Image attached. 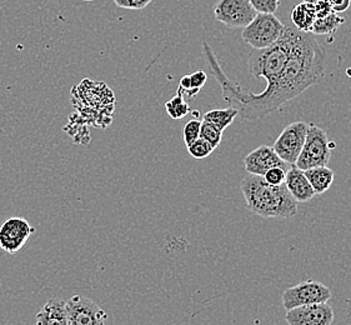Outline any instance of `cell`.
Returning <instances> with one entry per match:
<instances>
[{"label":"cell","instance_id":"7a4b0ae2","mask_svg":"<svg viewBox=\"0 0 351 325\" xmlns=\"http://www.w3.org/2000/svg\"><path fill=\"white\" fill-rule=\"evenodd\" d=\"M240 189L247 209L261 218L288 219L298 213V202L291 197L285 184L271 185L261 176L249 174L243 179Z\"/></svg>","mask_w":351,"mask_h":325},{"label":"cell","instance_id":"83f0119b","mask_svg":"<svg viewBox=\"0 0 351 325\" xmlns=\"http://www.w3.org/2000/svg\"><path fill=\"white\" fill-rule=\"evenodd\" d=\"M335 13H344L350 8L351 0H328Z\"/></svg>","mask_w":351,"mask_h":325},{"label":"cell","instance_id":"484cf974","mask_svg":"<svg viewBox=\"0 0 351 325\" xmlns=\"http://www.w3.org/2000/svg\"><path fill=\"white\" fill-rule=\"evenodd\" d=\"M190 75V84H191V89L193 91H197V93L200 92V89L203 88L205 83H206V79L208 75L206 73L203 71H197Z\"/></svg>","mask_w":351,"mask_h":325},{"label":"cell","instance_id":"44dd1931","mask_svg":"<svg viewBox=\"0 0 351 325\" xmlns=\"http://www.w3.org/2000/svg\"><path fill=\"white\" fill-rule=\"evenodd\" d=\"M188 152L190 156L195 159H204L206 156H210L211 153L214 152V148L211 147L210 143L206 142L203 138H197V141L191 143L188 147Z\"/></svg>","mask_w":351,"mask_h":325},{"label":"cell","instance_id":"9a60e30c","mask_svg":"<svg viewBox=\"0 0 351 325\" xmlns=\"http://www.w3.org/2000/svg\"><path fill=\"white\" fill-rule=\"evenodd\" d=\"M290 19L298 30L310 33V29L316 19L315 5L306 1L296 4L290 13Z\"/></svg>","mask_w":351,"mask_h":325},{"label":"cell","instance_id":"52a82bcc","mask_svg":"<svg viewBox=\"0 0 351 325\" xmlns=\"http://www.w3.org/2000/svg\"><path fill=\"white\" fill-rule=\"evenodd\" d=\"M308 127L309 124L305 121H294L287 125L278 136L273 149L284 162L290 165L295 164L306 139Z\"/></svg>","mask_w":351,"mask_h":325},{"label":"cell","instance_id":"603a6c76","mask_svg":"<svg viewBox=\"0 0 351 325\" xmlns=\"http://www.w3.org/2000/svg\"><path fill=\"white\" fill-rule=\"evenodd\" d=\"M258 13H275L280 5V0H250Z\"/></svg>","mask_w":351,"mask_h":325},{"label":"cell","instance_id":"8fae6325","mask_svg":"<svg viewBox=\"0 0 351 325\" xmlns=\"http://www.w3.org/2000/svg\"><path fill=\"white\" fill-rule=\"evenodd\" d=\"M285 320L289 325H330L334 311L328 303L302 305L287 311Z\"/></svg>","mask_w":351,"mask_h":325},{"label":"cell","instance_id":"cb8c5ba5","mask_svg":"<svg viewBox=\"0 0 351 325\" xmlns=\"http://www.w3.org/2000/svg\"><path fill=\"white\" fill-rule=\"evenodd\" d=\"M285 176H287V170L282 168H271L264 174V178L267 183L271 185H280L285 183Z\"/></svg>","mask_w":351,"mask_h":325},{"label":"cell","instance_id":"d4e9b609","mask_svg":"<svg viewBox=\"0 0 351 325\" xmlns=\"http://www.w3.org/2000/svg\"><path fill=\"white\" fill-rule=\"evenodd\" d=\"M114 1L118 7L139 10V9L148 7L153 0H114Z\"/></svg>","mask_w":351,"mask_h":325},{"label":"cell","instance_id":"f1b7e54d","mask_svg":"<svg viewBox=\"0 0 351 325\" xmlns=\"http://www.w3.org/2000/svg\"><path fill=\"white\" fill-rule=\"evenodd\" d=\"M302 1H306V3H311V4H316L317 1H320V0H302Z\"/></svg>","mask_w":351,"mask_h":325},{"label":"cell","instance_id":"4316f807","mask_svg":"<svg viewBox=\"0 0 351 325\" xmlns=\"http://www.w3.org/2000/svg\"><path fill=\"white\" fill-rule=\"evenodd\" d=\"M314 5H315L316 18H324V16H326V15H329L334 12L330 3L328 0H320Z\"/></svg>","mask_w":351,"mask_h":325},{"label":"cell","instance_id":"ba28073f","mask_svg":"<svg viewBox=\"0 0 351 325\" xmlns=\"http://www.w3.org/2000/svg\"><path fill=\"white\" fill-rule=\"evenodd\" d=\"M256 14L250 0H218L214 8L215 19L230 29L244 28Z\"/></svg>","mask_w":351,"mask_h":325},{"label":"cell","instance_id":"ac0fdd59","mask_svg":"<svg viewBox=\"0 0 351 325\" xmlns=\"http://www.w3.org/2000/svg\"><path fill=\"white\" fill-rule=\"evenodd\" d=\"M239 115L238 110L232 106L226 109H214L208 113L204 114L203 121H208L214 127L218 128L221 132H224L226 128L232 125V121Z\"/></svg>","mask_w":351,"mask_h":325},{"label":"cell","instance_id":"5bb4252c","mask_svg":"<svg viewBox=\"0 0 351 325\" xmlns=\"http://www.w3.org/2000/svg\"><path fill=\"white\" fill-rule=\"evenodd\" d=\"M38 324L68 325V314L65 302L60 299H50L36 314Z\"/></svg>","mask_w":351,"mask_h":325},{"label":"cell","instance_id":"2e32d148","mask_svg":"<svg viewBox=\"0 0 351 325\" xmlns=\"http://www.w3.org/2000/svg\"><path fill=\"white\" fill-rule=\"evenodd\" d=\"M305 176L308 178L315 195H322L328 191L334 182V171L328 168L326 165L315 167L310 169L304 170Z\"/></svg>","mask_w":351,"mask_h":325},{"label":"cell","instance_id":"7402d4cb","mask_svg":"<svg viewBox=\"0 0 351 325\" xmlns=\"http://www.w3.org/2000/svg\"><path fill=\"white\" fill-rule=\"evenodd\" d=\"M200 127H202V121H197V119H193L185 124L183 134L184 142L186 147H189L191 143L195 142L200 136Z\"/></svg>","mask_w":351,"mask_h":325},{"label":"cell","instance_id":"9c48e42d","mask_svg":"<svg viewBox=\"0 0 351 325\" xmlns=\"http://www.w3.org/2000/svg\"><path fill=\"white\" fill-rule=\"evenodd\" d=\"M68 325H101L108 320V313L93 300L82 296H73L65 302Z\"/></svg>","mask_w":351,"mask_h":325},{"label":"cell","instance_id":"277c9868","mask_svg":"<svg viewBox=\"0 0 351 325\" xmlns=\"http://www.w3.org/2000/svg\"><path fill=\"white\" fill-rule=\"evenodd\" d=\"M285 24L275 13H258L253 21L243 28V40L254 49H264L274 44L284 33Z\"/></svg>","mask_w":351,"mask_h":325},{"label":"cell","instance_id":"d6986e66","mask_svg":"<svg viewBox=\"0 0 351 325\" xmlns=\"http://www.w3.org/2000/svg\"><path fill=\"white\" fill-rule=\"evenodd\" d=\"M165 109L168 112L170 118L173 119H183L185 115L189 113L190 108L188 103L184 99L183 95L176 94L173 99L169 100L165 104Z\"/></svg>","mask_w":351,"mask_h":325},{"label":"cell","instance_id":"ffe728a7","mask_svg":"<svg viewBox=\"0 0 351 325\" xmlns=\"http://www.w3.org/2000/svg\"><path fill=\"white\" fill-rule=\"evenodd\" d=\"M200 138L205 139L206 142L210 143L213 148H218L223 139V132L218 129L217 127H214L208 121H202V127H200Z\"/></svg>","mask_w":351,"mask_h":325},{"label":"cell","instance_id":"5b68a950","mask_svg":"<svg viewBox=\"0 0 351 325\" xmlns=\"http://www.w3.org/2000/svg\"><path fill=\"white\" fill-rule=\"evenodd\" d=\"M330 156V143L328 134L322 128L315 124H309L302 153L294 165L302 170L328 165Z\"/></svg>","mask_w":351,"mask_h":325},{"label":"cell","instance_id":"4fadbf2b","mask_svg":"<svg viewBox=\"0 0 351 325\" xmlns=\"http://www.w3.org/2000/svg\"><path fill=\"white\" fill-rule=\"evenodd\" d=\"M284 184L298 203H308L315 197L314 189L305 176V171L299 169L296 165H290V168L287 170Z\"/></svg>","mask_w":351,"mask_h":325},{"label":"cell","instance_id":"6da1fadb","mask_svg":"<svg viewBox=\"0 0 351 325\" xmlns=\"http://www.w3.org/2000/svg\"><path fill=\"white\" fill-rule=\"evenodd\" d=\"M204 51L214 78L221 86L223 98L238 110L244 121H258L267 114L279 110L284 104L319 83L326 71V51L317 43L314 34L304 32L300 33L280 75L273 84L267 85L258 94L245 93L234 84L226 77L206 43H204Z\"/></svg>","mask_w":351,"mask_h":325},{"label":"cell","instance_id":"7c38bea8","mask_svg":"<svg viewBox=\"0 0 351 325\" xmlns=\"http://www.w3.org/2000/svg\"><path fill=\"white\" fill-rule=\"evenodd\" d=\"M244 168L247 174L264 177L267 170L271 168H282L284 170H288L290 168V164L284 162L280 156L275 153L273 147L260 145L259 148L254 149L253 152H250L244 158Z\"/></svg>","mask_w":351,"mask_h":325},{"label":"cell","instance_id":"f546056e","mask_svg":"<svg viewBox=\"0 0 351 325\" xmlns=\"http://www.w3.org/2000/svg\"><path fill=\"white\" fill-rule=\"evenodd\" d=\"M83 1H94V0H83Z\"/></svg>","mask_w":351,"mask_h":325},{"label":"cell","instance_id":"e0dca14e","mask_svg":"<svg viewBox=\"0 0 351 325\" xmlns=\"http://www.w3.org/2000/svg\"><path fill=\"white\" fill-rule=\"evenodd\" d=\"M345 23L344 16L332 12L324 18H316L310 33L314 36H330L337 32Z\"/></svg>","mask_w":351,"mask_h":325},{"label":"cell","instance_id":"3957f363","mask_svg":"<svg viewBox=\"0 0 351 325\" xmlns=\"http://www.w3.org/2000/svg\"><path fill=\"white\" fill-rule=\"evenodd\" d=\"M300 33L293 24H285L282 36L274 44L264 49H254L249 58V73L254 78L265 79L267 85L273 84L288 62Z\"/></svg>","mask_w":351,"mask_h":325},{"label":"cell","instance_id":"30bf717a","mask_svg":"<svg viewBox=\"0 0 351 325\" xmlns=\"http://www.w3.org/2000/svg\"><path fill=\"white\" fill-rule=\"evenodd\" d=\"M34 230L28 220L21 217L5 220L0 226V248L9 254H15L24 247Z\"/></svg>","mask_w":351,"mask_h":325},{"label":"cell","instance_id":"8992f818","mask_svg":"<svg viewBox=\"0 0 351 325\" xmlns=\"http://www.w3.org/2000/svg\"><path fill=\"white\" fill-rule=\"evenodd\" d=\"M331 290L320 282L305 280L288 288L282 293V305L289 311L302 305L328 303L330 300Z\"/></svg>","mask_w":351,"mask_h":325}]
</instances>
